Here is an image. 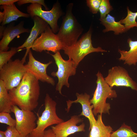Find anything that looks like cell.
I'll use <instances>...</instances> for the list:
<instances>
[{
	"mask_svg": "<svg viewBox=\"0 0 137 137\" xmlns=\"http://www.w3.org/2000/svg\"><path fill=\"white\" fill-rule=\"evenodd\" d=\"M8 91L13 105L21 109L32 111L38 106L40 93L39 80L28 71L19 85Z\"/></svg>",
	"mask_w": 137,
	"mask_h": 137,
	"instance_id": "1",
	"label": "cell"
},
{
	"mask_svg": "<svg viewBox=\"0 0 137 137\" xmlns=\"http://www.w3.org/2000/svg\"><path fill=\"white\" fill-rule=\"evenodd\" d=\"M73 5L72 3L67 5L61 26L57 34L63 47L75 44L83 31L72 13Z\"/></svg>",
	"mask_w": 137,
	"mask_h": 137,
	"instance_id": "2",
	"label": "cell"
},
{
	"mask_svg": "<svg viewBox=\"0 0 137 137\" xmlns=\"http://www.w3.org/2000/svg\"><path fill=\"white\" fill-rule=\"evenodd\" d=\"M96 87L92 98L90 99L93 108L94 116L102 114H110V104L107 102V98H116L117 96L116 91L112 89L105 81L101 73L99 71L96 74Z\"/></svg>",
	"mask_w": 137,
	"mask_h": 137,
	"instance_id": "3",
	"label": "cell"
},
{
	"mask_svg": "<svg viewBox=\"0 0 137 137\" xmlns=\"http://www.w3.org/2000/svg\"><path fill=\"white\" fill-rule=\"evenodd\" d=\"M92 29L90 27L76 43L63 48L65 54L71 58L77 68L80 62L88 54L93 52H106L107 51L100 47H93L91 40Z\"/></svg>",
	"mask_w": 137,
	"mask_h": 137,
	"instance_id": "4",
	"label": "cell"
},
{
	"mask_svg": "<svg viewBox=\"0 0 137 137\" xmlns=\"http://www.w3.org/2000/svg\"><path fill=\"white\" fill-rule=\"evenodd\" d=\"M44 105V110L37 121L36 128L29 134L30 137H43L46 128L64 121L57 114L56 102L48 93L45 96Z\"/></svg>",
	"mask_w": 137,
	"mask_h": 137,
	"instance_id": "5",
	"label": "cell"
},
{
	"mask_svg": "<svg viewBox=\"0 0 137 137\" xmlns=\"http://www.w3.org/2000/svg\"><path fill=\"white\" fill-rule=\"evenodd\" d=\"M26 59H11L0 69V79L8 91L17 87L20 84L27 69L24 64Z\"/></svg>",
	"mask_w": 137,
	"mask_h": 137,
	"instance_id": "6",
	"label": "cell"
},
{
	"mask_svg": "<svg viewBox=\"0 0 137 137\" xmlns=\"http://www.w3.org/2000/svg\"><path fill=\"white\" fill-rule=\"evenodd\" d=\"M51 55L54 59L58 67L57 71L52 72L51 75L58 78V81L56 85V90L62 95L61 91L63 86L65 85L68 88L69 87V78L75 74L77 68L75 66L71 58H69L67 60L64 59L60 52Z\"/></svg>",
	"mask_w": 137,
	"mask_h": 137,
	"instance_id": "7",
	"label": "cell"
},
{
	"mask_svg": "<svg viewBox=\"0 0 137 137\" xmlns=\"http://www.w3.org/2000/svg\"><path fill=\"white\" fill-rule=\"evenodd\" d=\"M27 11L32 19L38 16L45 21L50 26L52 31L55 33L59 29L58 24L59 18L62 15L63 11L60 4L57 1L49 11H44L42 9V5L38 3L31 4L27 6Z\"/></svg>",
	"mask_w": 137,
	"mask_h": 137,
	"instance_id": "8",
	"label": "cell"
},
{
	"mask_svg": "<svg viewBox=\"0 0 137 137\" xmlns=\"http://www.w3.org/2000/svg\"><path fill=\"white\" fill-rule=\"evenodd\" d=\"M11 111L15 115L16 121L15 127L24 137H26L36 128L37 118L32 111L21 109L17 106L13 105Z\"/></svg>",
	"mask_w": 137,
	"mask_h": 137,
	"instance_id": "9",
	"label": "cell"
},
{
	"mask_svg": "<svg viewBox=\"0 0 137 137\" xmlns=\"http://www.w3.org/2000/svg\"><path fill=\"white\" fill-rule=\"evenodd\" d=\"M63 47L57 34L52 31L48 25L45 31L34 41L31 48L37 52L47 50L55 54L60 52Z\"/></svg>",
	"mask_w": 137,
	"mask_h": 137,
	"instance_id": "10",
	"label": "cell"
},
{
	"mask_svg": "<svg viewBox=\"0 0 137 137\" xmlns=\"http://www.w3.org/2000/svg\"><path fill=\"white\" fill-rule=\"evenodd\" d=\"M105 79L111 88L114 86L129 87L137 91V83L129 75L127 71L119 66L112 67L108 71Z\"/></svg>",
	"mask_w": 137,
	"mask_h": 137,
	"instance_id": "11",
	"label": "cell"
},
{
	"mask_svg": "<svg viewBox=\"0 0 137 137\" xmlns=\"http://www.w3.org/2000/svg\"><path fill=\"white\" fill-rule=\"evenodd\" d=\"M83 121L79 115H74L67 121L52 126L51 129L57 137H67L76 132L85 131L84 123H82L78 126L77 125Z\"/></svg>",
	"mask_w": 137,
	"mask_h": 137,
	"instance_id": "12",
	"label": "cell"
},
{
	"mask_svg": "<svg viewBox=\"0 0 137 137\" xmlns=\"http://www.w3.org/2000/svg\"><path fill=\"white\" fill-rule=\"evenodd\" d=\"M28 55V61L25 65L27 71L31 73L39 81L54 85L55 80L47 74L46 72L47 67L53 63L52 61H49L46 63L41 62L35 58L30 50Z\"/></svg>",
	"mask_w": 137,
	"mask_h": 137,
	"instance_id": "13",
	"label": "cell"
},
{
	"mask_svg": "<svg viewBox=\"0 0 137 137\" xmlns=\"http://www.w3.org/2000/svg\"><path fill=\"white\" fill-rule=\"evenodd\" d=\"M76 95L77 97L76 100H68L66 101L67 108L66 110L67 112H68L72 104L74 103H78L80 104L82 111L79 115L84 116L88 118L90 124L89 130L91 126L95 124L96 121L92 111L93 107L90 101V96L86 93L80 94L76 93Z\"/></svg>",
	"mask_w": 137,
	"mask_h": 137,
	"instance_id": "14",
	"label": "cell"
},
{
	"mask_svg": "<svg viewBox=\"0 0 137 137\" xmlns=\"http://www.w3.org/2000/svg\"><path fill=\"white\" fill-rule=\"evenodd\" d=\"M34 25L32 27L30 34L25 42L21 46L18 47V52L25 48L26 50L23 58L26 59L29 50L35 40L40 34L44 32L49 25L44 20L38 16H35L32 18Z\"/></svg>",
	"mask_w": 137,
	"mask_h": 137,
	"instance_id": "15",
	"label": "cell"
},
{
	"mask_svg": "<svg viewBox=\"0 0 137 137\" xmlns=\"http://www.w3.org/2000/svg\"><path fill=\"white\" fill-rule=\"evenodd\" d=\"M24 21H22L15 26L11 24L6 27L0 41V51H7L9 44L15 37L23 33L30 31L29 29L24 27Z\"/></svg>",
	"mask_w": 137,
	"mask_h": 137,
	"instance_id": "16",
	"label": "cell"
},
{
	"mask_svg": "<svg viewBox=\"0 0 137 137\" xmlns=\"http://www.w3.org/2000/svg\"><path fill=\"white\" fill-rule=\"evenodd\" d=\"M1 8L3 9V12H0V23L1 25L5 24L17 20L20 17L26 18L30 17V15L19 10L14 4L10 5H2Z\"/></svg>",
	"mask_w": 137,
	"mask_h": 137,
	"instance_id": "17",
	"label": "cell"
},
{
	"mask_svg": "<svg viewBox=\"0 0 137 137\" xmlns=\"http://www.w3.org/2000/svg\"><path fill=\"white\" fill-rule=\"evenodd\" d=\"M130 49L128 51L118 49L121 56L119 61H124V64L129 65H136L137 64V41H133L129 38L127 40Z\"/></svg>",
	"mask_w": 137,
	"mask_h": 137,
	"instance_id": "18",
	"label": "cell"
},
{
	"mask_svg": "<svg viewBox=\"0 0 137 137\" xmlns=\"http://www.w3.org/2000/svg\"><path fill=\"white\" fill-rule=\"evenodd\" d=\"M102 114H98L95 124L90 129L88 137H111L113 132L110 126L105 125L102 119Z\"/></svg>",
	"mask_w": 137,
	"mask_h": 137,
	"instance_id": "19",
	"label": "cell"
},
{
	"mask_svg": "<svg viewBox=\"0 0 137 137\" xmlns=\"http://www.w3.org/2000/svg\"><path fill=\"white\" fill-rule=\"evenodd\" d=\"M99 20L100 23L105 27V29L102 30L104 33L113 31L115 35H118L127 31L124 25L121 23L120 21H116L114 17L109 14H108L105 18H100Z\"/></svg>",
	"mask_w": 137,
	"mask_h": 137,
	"instance_id": "20",
	"label": "cell"
},
{
	"mask_svg": "<svg viewBox=\"0 0 137 137\" xmlns=\"http://www.w3.org/2000/svg\"><path fill=\"white\" fill-rule=\"evenodd\" d=\"M13 105L8 91L3 81L0 79V112L10 113Z\"/></svg>",
	"mask_w": 137,
	"mask_h": 137,
	"instance_id": "21",
	"label": "cell"
},
{
	"mask_svg": "<svg viewBox=\"0 0 137 137\" xmlns=\"http://www.w3.org/2000/svg\"><path fill=\"white\" fill-rule=\"evenodd\" d=\"M111 137H137V133L133 131L131 126L124 123L117 130L112 132Z\"/></svg>",
	"mask_w": 137,
	"mask_h": 137,
	"instance_id": "22",
	"label": "cell"
},
{
	"mask_svg": "<svg viewBox=\"0 0 137 137\" xmlns=\"http://www.w3.org/2000/svg\"><path fill=\"white\" fill-rule=\"evenodd\" d=\"M127 14L126 16L120 21L121 23L124 25L128 31L134 27H137V22L136 20L137 17V12H133L129 9L128 7L127 8Z\"/></svg>",
	"mask_w": 137,
	"mask_h": 137,
	"instance_id": "23",
	"label": "cell"
},
{
	"mask_svg": "<svg viewBox=\"0 0 137 137\" xmlns=\"http://www.w3.org/2000/svg\"><path fill=\"white\" fill-rule=\"evenodd\" d=\"M18 50V47H12L9 51H0V69L11 59Z\"/></svg>",
	"mask_w": 137,
	"mask_h": 137,
	"instance_id": "24",
	"label": "cell"
},
{
	"mask_svg": "<svg viewBox=\"0 0 137 137\" xmlns=\"http://www.w3.org/2000/svg\"><path fill=\"white\" fill-rule=\"evenodd\" d=\"M113 8L111 5L109 0H102L99 8L100 13V18L106 17Z\"/></svg>",
	"mask_w": 137,
	"mask_h": 137,
	"instance_id": "25",
	"label": "cell"
},
{
	"mask_svg": "<svg viewBox=\"0 0 137 137\" xmlns=\"http://www.w3.org/2000/svg\"><path fill=\"white\" fill-rule=\"evenodd\" d=\"M9 113L6 112H0V123L6 124L10 126L15 127V119L12 118Z\"/></svg>",
	"mask_w": 137,
	"mask_h": 137,
	"instance_id": "26",
	"label": "cell"
},
{
	"mask_svg": "<svg viewBox=\"0 0 137 137\" xmlns=\"http://www.w3.org/2000/svg\"><path fill=\"white\" fill-rule=\"evenodd\" d=\"M102 0H87L86 4L89 7V11L93 14L97 13Z\"/></svg>",
	"mask_w": 137,
	"mask_h": 137,
	"instance_id": "27",
	"label": "cell"
},
{
	"mask_svg": "<svg viewBox=\"0 0 137 137\" xmlns=\"http://www.w3.org/2000/svg\"><path fill=\"white\" fill-rule=\"evenodd\" d=\"M5 131L6 137H24L17 130L15 127L8 126Z\"/></svg>",
	"mask_w": 137,
	"mask_h": 137,
	"instance_id": "28",
	"label": "cell"
},
{
	"mask_svg": "<svg viewBox=\"0 0 137 137\" xmlns=\"http://www.w3.org/2000/svg\"><path fill=\"white\" fill-rule=\"evenodd\" d=\"M31 3V4L38 3L43 5L46 10H48V8L45 4L44 1L43 0H19L17 2V4L19 6L23 4Z\"/></svg>",
	"mask_w": 137,
	"mask_h": 137,
	"instance_id": "29",
	"label": "cell"
},
{
	"mask_svg": "<svg viewBox=\"0 0 137 137\" xmlns=\"http://www.w3.org/2000/svg\"><path fill=\"white\" fill-rule=\"evenodd\" d=\"M19 0H0V5H10L17 2Z\"/></svg>",
	"mask_w": 137,
	"mask_h": 137,
	"instance_id": "30",
	"label": "cell"
},
{
	"mask_svg": "<svg viewBox=\"0 0 137 137\" xmlns=\"http://www.w3.org/2000/svg\"><path fill=\"white\" fill-rule=\"evenodd\" d=\"M43 137H57L51 129L45 130Z\"/></svg>",
	"mask_w": 137,
	"mask_h": 137,
	"instance_id": "31",
	"label": "cell"
},
{
	"mask_svg": "<svg viewBox=\"0 0 137 137\" xmlns=\"http://www.w3.org/2000/svg\"><path fill=\"white\" fill-rule=\"evenodd\" d=\"M6 27L3 25H1L0 26V38H2L3 36V33L6 28Z\"/></svg>",
	"mask_w": 137,
	"mask_h": 137,
	"instance_id": "32",
	"label": "cell"
},
{
	"mask_svg": "<svg viewBox=\"0 0 137 137\" xmlns=\"http://www.w3.org/2000/svg\"><path fill=\"white\" fill-rule=\"evenodd\" d=\"M0 137H6L5 131H0Z\"/></svg>",
	"mask_w": 137,
	"mask_h": 137,
	"instance_id": "33",
	"label": "cell"
},
{
	"mask_svg": "<svg viewBox=\"0 0 137 137\" xmlns=\"http://www.w3.org/2000/svg\"><path fill=\"white\" fill-rule=\"evenodd\" d=\"M26 137H30L29 135H27Z\"/></svg>",
	"mask_w": 137,
	"mask_h": 137,
	"instance_id": "34",
	"label": "cell"
}]
</instances>
